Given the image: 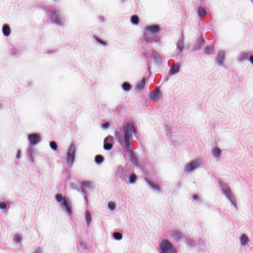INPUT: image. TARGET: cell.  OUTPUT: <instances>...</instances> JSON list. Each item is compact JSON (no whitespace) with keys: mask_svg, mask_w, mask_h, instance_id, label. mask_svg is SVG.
Masks as SVG:
<instances>
[{"mask_svg":"<svg viewBox=\"0 0 253 253\" xmlns=\"http://www.w3.org/2000/svg\"><path fill=\"white\" fill-rule=\"evenodd\" d=\"M219 183L221 187L222 191L224 194V195L230 201V202L231 203V204L236 208H237L236 202L230 187L221 180L219 181Z\"/></svg>","mask_w":253,"mask_h":253,"instance_id":"cell-1","label":"cell"},{"mask_svg":"<svg viewBox=\"0 0 253 253\" xmlns=\"http://www.w3.org/2000/svg\"><path fill=\"white\" fill-rule=\"evenodd\" d=\"M160 248L163 253H176V251L173 247L172 244L168 240L164 239L162 241L160 244Z\"/></svg>","mask_w":253,"mask_h":253,"instance_id":"cell-2","label":"cell"},{"mask_svg":"<svg viewBox=\"0 0 253 253\" xmlns=\"http://www.w3.org/2000/svg\"><path fill=\"white\" fill-rule=\"evenodd\" d=\"M132 127L129 124H127L125 126L124 130V139L126 146L127 148H129L131 145V140H132Z\"/></svg>","mask_w":253,"mask_h":253,"instance_id":"cell-3","label":"cell"},{"mask_svg":"<svg viewBox=\"0 0 253 253\" xmlns=\"http://www.w3.org/2000/svg\"><path fill=\"white\" fill-rule=\"evenodd\" d=\"M75 145L74 144H72L68 149L67 157V164L69 167H71L73 164L75 159Z\"/></svg>","mask_w":253,"mask_h":253,"instance_id":"cell-4","label":"cell"},{"mask_svg":"<svg viewBox=\"0 0 253 253\" xmlns=\"http://www.w3.org/2000/svg\"><path fill=\"white\" fill-rule=\"evenodd\" d=\"M202 161L200 159L193 160L188 163L185 167V171L189 172L194 171L198 168L201 164Z\"/></svg>","mask_w":253,"mask_h":253,"instance_id":"cell-5","label":"cell"},{"mask_svg":"<svg viewBox=\"0 0 253 253\" xmlns=\"http://www.w3.org/2000/svg\"><path fill=\"white\" fill-rule=\"evenodd\" d=\"M30 143L32 145H36L41 141L40 135L37 133H32L28 136Z\"/></svg>","mask_w":253,"mask_h":253,"instance_id":"cell-6","label":"cell"},{"mask_svg":"<svg viewBox=\"0 0 253 253\" xmlns=\"http://www.w3.org/2000/svg\"><path fill=\"white\" fill-rule=\"evenodd\" d=\"M161 95L160 89L158 88H157L155 90L150 93V98L154 101H157L161 98Z\"/></svg>","mask_w":253,"mask_h":253,"instance_id":"cell-7","label":"cell"},{"mask_svg":"<svg viewBox=\"0 0 253 253\" xmlns=\"http://www.w3.org/2000/svg\"><path fill=\"white\" fill-rule=\"evenodd\" d=\"M225 57V52L223 50H220L218 52L217 57H216V61L220 65H222L224 63V61Z\"/></svg>","mask_w":253,"mask_h":253,"instance_id":"cell-8","label":"cell"},{"mask_svg":"<svg viewBox=\"0 0 253 253\" xmlns=\"http://www.w3.org/2000/svg\"><path fill=\"white\" fill-rule=\"evenodd\" d=\"M51 19L54 22L58 24H61L62 23L59 13L57 11H54L51 16Z\"/></svg>","mask_w":253,"mask_h":253,"instance_id":"cell-9","label":"cell"},{"mask_svg":"<svg viewBox=\"0 0 253 253\" xmlns=\"http://www.w3.org/2000/svg\"><path fill=\"white\" fill-rule=\"evenodd\" d=\"M152 55L155 62L158 65L161 64L162 61V58L161 57V55L156 51H153Z\"/></svg>","mask_w":253,"mask_h":253,"instance_id":"cell-10","label":"cell"},{"mask_svg":"<svg viewBox=\"0 0 253 253\" xmlns=\"http://www.w3.org/2000/svg\"><path fill=\"white\" fill-rule=\"evenodd\" d=\"M146 29L152 33H156L160 30V27L158 24H151L146 27Z\"/></svg>","mask_w":253,"mask_h":253,"instance_id":"cell-11","label":"cell"},{"mask_svg":"<svg viewBox=\"0 0 253 253\" xmlns=\"http://www.w3.org/2000/svg\"><path fill=\"white\" fill-rule=\"evenodd\" d=\"M204 42V40L203 37L202 35H201L200 37H199V38L197 40V41L195 43V44L194 47V50H197L200 49Z\"/></svg>","mask_w":253,"mask_h":253,"instance_id":"cell-12","label":"cell"},{"mask_svg":"<svg viewBox=\"0 0 253 253\" xmlns=\"http://www.w3.org/2000/svg\"><path fill=\"white\" fill-rule=\"evenodd\" d=\"M172 236L173 237V238L176 240H181L183 236V235L181 232L179 231L178 230H174L172 232Z\"/></svg>","mask_w":253,"mask_h":253,"instance_id":"cell-13","label":"cell"},{"mask_svg":"<svg viewBox=\"0 0 253 253\" xmlns=\"http://www.w3.org/2000/svg\"><path fill=\"white\" fill-rule=\"evenodd\" d=\"M180 64L179 63H175L172 66V67L170 69V73L171 75L175 74L179 72V71L180 70Z\"/></svg>","mask_w":253,"mask_h":253,"instance_id":"cell-14","label":"cell"},{"mask_svg":"<svg viewBox=\"0 0 253 253\" xmlns=\"http://www.w3.org/2000/svg\"><path fill=\"white\" fill-rule=\"evenodd\" d=\"M145 82H146V80H145V78H143L142 80L138 84L137 86V89L138 91H142L144 87H145Z\"/></svg>","mask_w":253,"mask_h":253,"instance_id":"cell-15","label":"cell"},{"mask_svg":"<svg viewBox=\"0 0 253 253\" xmlns=\"http://www.w3.org/2000/svg\"><path fill=\"white\" fill-rule=\"evenodd\" d=\"M249 238L248 236L245 234H243L240 237L241 243L242 245H245L249 242Z\"/></svg>","mask_w":253,"mask_h":253,"instance_id":"cell-16","label":"cell"},{"mask_svg":"<svg viewBox=\"0 0 253 253\" xmlns=\"http://www.w3.org/2000/svg\"><path fill=\"white\" fill-rule=\"evenodd\" d=\"M130 155L132 162L136 165H138V160L136 154L132 150H130Z\"/></svg>","mask_w":253,"mask_h":253,"instance_id":"cell-17","label":"cell"},{"mask_svg":"<svg viewBox=\"0 0 253 253\" xmlns=\"http://www.w3.org/2000/svg\"><path fill=\"white\" fill-rule=\"evenodd\" d=\"M2 32L4 35L8 36L10 33V28L9 25L5 24L3 25L2 27Z\"/></svg>","mask_w":253,"mask_h":253,"instance_id":"cell-18","label":"cell"},{"mask_svg":"<svg viewBox=\"0 0 253 253\" xmlns=\"http://www.w3.org/2000/svg\"><path fill=\"white\" fill-rule=\"evenodd\" d=\"M145 180H146V182H147V183L149 185V186L150 187H151L153 189H154L156 190H158V191H159L160 190L159 186L158 185H157V184H156L155 183H154L153 181H151L150 180H149L148 179H145Z\"/></svg>","mask_w":253,"mask_h":253,"instance_id":"cell-19","label":"cell"},{"mask_svg":"<svg viewBox=\"0 0 253 253\" xmlns=\"http://www.w3.org/2000/svg\"><path fill=\"white\" fill-rule=\"evenodd\" d=\"M221 150L218 147L214 148L212 150V154L215 157H218L221 154Z\"/></svg>","mask_w":253,"mask_h":253,"instance_id":"cell-20","label":"cell"},{"mask_svg":"<svg viewBox=\"0 0 253 253\" xmlns=\"http://www.w3.org/2000/svg\"><path fill=\"white\" fill-rule=\"evenodd\" d=\"M86 220L87 224L88 225H89L91 222V221H92V216H91V213L89 211H87L86 213Z\"/></svg>","mask_w":253,"mask_h":253,"instance_id":"cell-21","label":"cell"},{"mask_svg":"<svg viewBox=\"0 0 253 253\" xmlns=\"http://www.w3.org/2000/svg\"><path fill=\"white\" fill-rule=\"evenodd\" d=\"M22 236L20 234H16L13 236V241L16 243H20L22 240Z\"/></svg>","mask_w":253,"mask_h":253,"instance_id":"cell-22","label":"cell"},{"mask_svg":"<svg viewBox=\"0 0 253 253\" xmlns=\"http://www.w3.org/2000/svg\"><path fill=\"white\" fill-rule=\"evenodd\" d=\"M214 47L213 45H209L206 47L205 49V52L207 54H211L214 52Z\"/></svg>","mask_w":253,"mask_h":253,"instance_id":"cell-23","label":"cell"},{"mask_svg":"<svg viewBox=\"0 0 253 253\" xmlns=\"http://www.w3.org/2000/svg\"><path fill=\"white\" fill-rule=\"evenodd\" d=\"M63 204H64V207H65L67 211L68 212V213H71V209L70 208V205L69 204V202L68 201V200L65 198H64V200H63Z\"/></svg>","mask_w":253,"mask_h":253,"instance_id":"cell-24","label":"cell"},{"mask_svg":"<svg viewBox=\"0 0 253 253\" xmlns=\"http://www.w3.org/2000/svg\"><path fill=\"white\" fill-rule=\"evenodd\" d=\"M198 12H199V16L201 17H204L206 14V10L205 8L204 7H202V6H200V7H199Z\"/></svg>","mask_w":253,"mask_h":253,"instance_id":"cell-25","label":"cell"},{"mask_svg":"<svg viewBox=\"0 0 253 253\" xmlns=\"http://www.w3.org/2000/svg\"><path fill=\"white\" fill-rule=\"evenodd\" d=\"M123 89L126 91H128L131 89V85L128 82H124L122 85Z\"/></svg>","mask_w":253,"mask_h":253,"instance_id":"cell-26","label":"cell"},{"mask_svg":"<svg viewBox=\"0 0 253 253\" xmlns=\"http://www.w3.org/2000/svg\"><path fill=\"white\" fill-rule=\"evenodd\" d=\"M131 21L134 24H137L139 22V17L137 15H134L131 17Z\"/></svg>","mask_w":253,"mask_h":253,"instance_id":"cell-27","label":"cell"},{"mask_svg":"<svg viewBox=\"0 0 253 253\" xmlns=\"http://www.w3.org/2000/svg\"><path fill=\"white\" fill-rule=\"evenodd\" d=\"M104 160V157L101 155H97L96 157H95V161L97 163L100 164H101V163Z\"/></svg>","mask_w":253,"mask_h":253,"instance_id":"cell-28","label":"cell"},{"mask_svg":"<svg viewBox=\"0 0 253 253\" xmlns=\"http://www.w3.org/2000/svg\"><path fill=\"white\" fill-rule=\"evenodd\" d=\"M178 47L180 49V51H182V50L184 48V42H183V39L181 38L178 44Z\"/></svg>","mask_w":253,"mask_h":253,"instance_id":"cell-29","label":"cell"},{"mask_svg":"<svg viewBox=\"0 0 253 253\" xmlns=\"http://www.w3.org/2000/svg\"><path fill=\"white\" fill-rule=\"evenodd\" d=\"M113 237L115 239L118 240H120L121 239H122L123 235L121 233H120L119 232H116L114 233Z\"/></svg>","mask_w":253,"mask_h":253,"instance_id":"cell-30","label":"cell"},{"mask_svg":"<svg viewBox=\"0 0 253 253\" xmlns=\"http://www.w3.org/2000/svg\"><path fill=\"white\" fill-rule=\"evenodd\" d=\"M137 176L135 174H132L130 177V180H129V181L130 182V183H135L136 181H137Z\"/></svg>","mask_w":253,"mask_h":253,"instance_id":"cell-31","label":"cell"},{"mask_svg":"<svg viewBox=\"0 0 253 253\" xmlns=\"http://www.w3.org/2000/svg\"><path fill=\"white\" fill-rule=\"evenodd\" d=\"M116 207V203L113 201H110L108 203V207L112 211L115 210Z\"/></svg>","mask_w":253,"mask_h":253,"instance_id":"cell-32","label":"cell"},{"mask_svg":"<svg viewBox=\"0 0 253 253\" xmlns=\"http://www.w3.org/2000/svg\"><path fill=\"white\" fill-rule=\"evenodd\" d=\"M113 147V145L111 143H106L104 145V148L105 150H109L112 148Z\"/></svg>","mask_w":253,"mask_h":253,"instance_id":"cell-33","label":"cell"},{"mask_svg":"<svg viewBox=\"0 0 253 253\" xmlns=\"http://www.w3.org/2000/svg\"><path fill=\"white\" fill-rule=\"evenodd\" d=\"M50 146L53 150H56L57 148V145L56 143L54 141H52L50 143Z\"/></svg>","mask_w":253,"mask_h":253,"instance_id":"cell-34","label":"cell"},{"mask_svg":"<svg viewBox=\"0 0 253 253\" xmlns=\"http://www.w3.org/2000/svg\"><path fill=\"white\" fill-rule=\"evenodd\" d=\"M56 199L58 202H61L63 199V197L60 194H57L56 195Z\"/></svg>","mask_w":253,"mask_h":253,"instance_id":"cell-35","label":"cell"},{"mask_svg":"<svg viewBox=\"0 0 253 253\" xmlns=\"http://www.w3.org/2000/svg\"><path fill=\"white\" fill-rule=\"evenodd\" d=\"M83 184L86 187H91V183L89 181H84L83 182Z\"/></svg>","mask_w":253,"mask_h":253,"instance_id":"cell-36","label":"cell"},{"mask_svg":"<svg viewBox=\"0 0 253 253\" xmlns=\"http://www.w3.org/2000/svg\"><path fill=\"white\" fill-rule=\"evenodd\" d=\"M95 38H96V40H97V41H98L100 43H101V44H102V45H106V43H105L104 41H103L101 40V39L99 38L98 37H96V36H95Z\"/></svg>","mask_w":253,"mask_h":253,"instance_id":"cell-37","label":"cell"},{"mask_svg":"<svg viewBox=\"0 0 253 253\" xmlns=\"http://www.w3.org/2000/svg\"><path fill=\"white\" fill-rule=\"evenodd\" d=\"M109 126H110V123L109 122H106L102 125V127L103 129H107L109 127Z\"/></svg>","mask_w":253,"mask_h":253,"instance_id":"cell-38","label":"cell"},{"mask_svg":"<svg viewBox=\"0 0 253 253\" xmlns=\"http://www.w3.org/2000/svg\"><path fill=\"white\" fill-rule=\"evenodd\" d=\"M7 205L4 202H1L0 204V207L1 209H4L6 208Z\"/></svg>","mask_w":253,"mask_h":253,"instance_id":"cell-39","label":"cell"},{"mask_svg":"<svg viewBox=\"0 0 253 253\" xmlns=\"http://www.w3.org/2000/svg\"><path fill=\"white\" fill-rule=\"evenodd\" d=\"M33 253H43V252L40 248H38Z\"/></svg>","mask_w":253,"mask_h":253,"instance_id":"cell-40","label":"cell"},{"mask_svg":"<svg viewBox=\"0 0 253 253\" xmlns=\"http://www.w3.org/2000/svg\"><path fill=\"white\" fill-rule=\"evenodd\" d=\"M188 243L190 245L193 246L194 245V241L192 240V239H188Z\"/></svg>","mask_w":253,"mask_h":253,"instance_id":"cell-41","label":"cell"},{"mask_svg":"<svg viewBox=\"0 0 253 253\" xmlns=\"http://www.w3.org/2000/svg\"><path fill=\"white\" fill-rule=\"evenodd\" d=\"M193 198L194 200H198L199 199V196H198L197 195H196V194H195V195H193Z\"/></svg>","mask_w":253,"mask_h":253,"instance_id":"cell-42","label":"cell"},{"mask_svg":"<svg viewBox=\"0 0 253 253\" xmlns=\"http://www.w3.org/2000/svg\"><path fill=\"white\" fill-rule=\"evenodd\" d=\"M249 60H250V61H251L252 63H253V55H251V56H250V58H249Z\"/></svg>","mask_w":253,"mask_h":253,"instance_id":"cell-43","label":"cell"},{"mask_svg":"<svg viewBox=\"0 0 253 253\" xmlns=\"http://www.w3.org/2000/svg\"><path fill=\"white\" fill-rule=\"evenodd\" d=\"M20 154H21L20 150H19V151H18V152L17 154V157L18 158H19V157H20Z\"/></svg>","mask_w":253,"mask_h":253,"instance_id":"cell-44","label":"cell"},{"mask_svg":"<svg viewBox=\"0 0 253 253\" xmlns=\"http://www.w3.org/2000/svg\"><path fill=\"white\" fill-rule=\"evenodd\" d=\"M163 253V252H162V253Z\"/></svg>","mask_w":253,"mask_h":253,"instance_id":"cell-45","label":"cell"}]
</instances>
